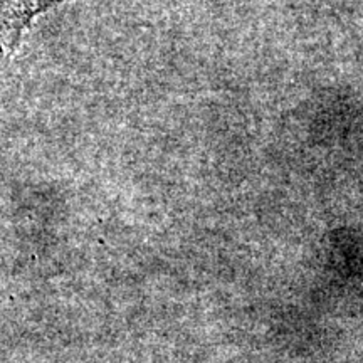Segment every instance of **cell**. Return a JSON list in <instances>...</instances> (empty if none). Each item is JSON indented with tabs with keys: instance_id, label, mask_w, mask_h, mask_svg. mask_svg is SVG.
I'll return each instance as SVG.
<instances>
[{
	"instance_id": "cell-1",
	"label": "cell",
	"mask_w": 363,
	"mask_h": 363,
	"mask_svg": "<svg viewBox=\"0 0 363 363\" xmlns=\"http://www.w3.org/2000/svg\"><path fill=\"white\" fill-rule=\"evenodd\" d=\"M59 0H0V57L19 43L22 29L43 9Z\"/></svg>"
}]
</instances>
